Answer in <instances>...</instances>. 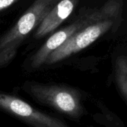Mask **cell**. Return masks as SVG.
Instances as JSON below:
<instances>
[{"mask_svg":"<svg viewBox=\"0 0 127 127\" xmlns=\"http://www.w3.org/2000/svg\"><path fill=\"white\" fill-rule=\"evenodd\" d=\"M79 0H59L36 28L34 37L42 38L54 31L73 13Z\"/></svg>","mask_w":127,"mask_h":127,"instance_id":"8992f818","label":"cell"},{"mask_svg":"<svg viewBox=\"0 0 127 127\" xmlns=\"http://www.w3.org/2000/svg\"><path fill=\"white\" fill-rule=\"evenodd\" d=\"M0 110L31 127H70L62 120L43 112L21 98L1 90Z\"/></svg>","mask_w":127,"mask_h":127,"instance_id":"277c9868","label":"cell"},{"mask_svg":"<svg viewBox=\"0 0 127 127\" xmlns=\"http://www.w3.org/2000/svg\"><path fill=\"white\" fill-rule=\"evenodd\" d=\"M115 80L127 102V57H119L115 63Z\"/></svg>","mask_w":127,"mask_h":127,"instance_id":"52a82bcc","label":"cell"},{"mask_svg":"<svg viewBox=\"0 0 127 127\" xmlns=\"http://www.w3.org/2000/svg\"><path fill=\"white\" fill-rule=\"evenodd\" d=\"M59 0H34L16 23L0 38V69L15 58L27 36L36 29Z\"/></svg>","mask_w":127,"mask_h":127,"instance_id":"3957f363","label":"cell"},{"mask_svg":"<svg viewBox=\"0 0 127 127\" xmlns=\"http://www.w3.org/2000/svg\"><path fill=\"white\" fill-rule=\"evenodd\" d=\"M18 0H0V11L9 7Z\"/></svg>","mask_w":127,"mask_h":127,"instance_id":"ba28073f","label":"cell"},{"mask_svg":"<svg viewBox=\"0 0 127 127\" xmlns=\"http://www.w3.org/2000/svg\"><path fill=\"white\" fill-rule=\"evenodd\" d=\"M22 89L36 102L71 119H79L84 115L82 95L75 88L58 83L26 81Z\"/></svg>","mask_w":127,"mask_h":127,"instance_id":"7a4b0ae2","label":"cell"},{"mask_svg":"<svg viewBox=\"0 0 127 127\" xmlns=\"http://www.w3.org/2000/svg\"><path fill=\"white\" fill-rule=\"evenodd\" d=\"M97 19H100L97 10H91L88 11L83 17L77 19L71 25L53 33L31 57L28 66V70L32 71L40 68L46 63L51 54L61 46L68 38H70L76 31Z\"/></svg>","mask_w":127,"mask_h":127,"instance_id":"5b68a950","label":"cell"},{"mask_svg":"<svg viewBox=\"0 0 127 127\" xmlns=\"http://www.w3.org/2000/svg\"><path fill=\"white\" fill-rule=\"evenodd\" d=\"M122 0H109L107 9L103 17L73 33L51 54L45 64H55L78 53L91 45L109 31L118 28L122 21Z\"/></svg>","mask_w":127,"mask_h":127,"instance_id":"6da1fadb","label":"cell"}]
</instances>
